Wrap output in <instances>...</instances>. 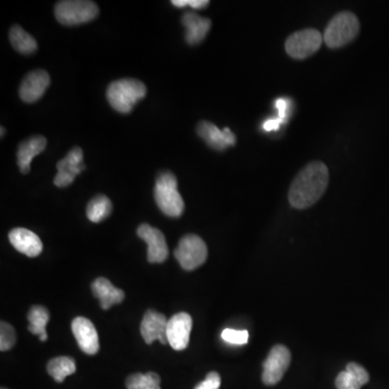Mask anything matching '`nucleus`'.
<instances>
[{"label":"nucleus","mask_w":389,"mask_h":389,"mask_svg":"<svg viewBox=\"0 0 389 389\" xmlns=\"http://www.w3.org/2000/svg\"><path fill=\"white\" fill-rule=\"evenodd\" d=\"M54 14L63 25H79L95 20L99 14V8L93 1L66 0L55 5Z\"/></svg>","instance_id":"nucleus-5"},{"label":"nucleus","mask_w":389,"mask_h":389,"mask_svg":"<svg viewBox=\"0 0 389 389\" xmlns=\"http://www.w3.org/2000/svg\"><path fill=\"white\" fill-rule=\"evenodd\" d=\"M329 183V170L323 162L308 164L297 175L289 190V201L295 209L315 205L325 194Z\"/></svg>","instance_id":"nucleus-1"},{"label":"nucleus","mask_w":389,"mask_h":389,"mask_svg":"<svg viewBox=\"0 0 389 389\" xmlns=\"http://www.w3.org/2000/svg\"><path fill=\"white\" fill-rule=\"evenodd\" d=\"M72 331L80 349L87 355H95L100 349V342L97 329L89 319L85 317L75 318Z\"/></svg>","instance_id":"nucleus-12"},{"label":"nucleus","mask_w":389,"mask_h":389,"mask_svg":"<svg viewBox=\"0 0 389 389\" xmlns=\"http://www.w3.org/2000/svg\"><path fill=\"white\" fill-rule=\"evenodd\" d=\"M281 121H280L278 118H269V119H267V121L264 123L263 128L264 130L268 131V132H271V131H277L280 128V126H281Z\"/></svg>","instance_id":"nucleus-31"},{"label":"nucleus","mask_w":389,"mask_h":389,"mask_svg":"<svg viewBox=\"0 0 389 389\" xmlns=\"http://www.w3.org/2000/svg\"><path fill=\"white\" fill-rule=\"evenodd\" d=\"M171 3L177 8H184L188 5V0H172Z\"/></svg>","instance_id":"nucleus-33"},{"label":"nucleus","mask_w":389,"mask_h":389,"mask_svg":"<svg viewBox=\"0 0 389 389\" xmlns=\"http://www.w3.org/2000/svg\"><path fill=\"white\" fill-rule=\"evenodd\" d=\"M338 389H360L361 385L347 371H342L336 379Z\"/></svg>","instance_id":"nucleus-28"},{"label":"nucleus","mask_w":389,"mask_h":389,"mask_svg":"<svg viewBox=\"0 0 389 389\" xmlns=\"http://www.w3.org/2000/svg\"><path fill=\"white\" fill-rule=\"evenodd\" d=\"M159 209L171 218H179L184 211V200L177 190V179L170 171L162 172L157 177L154 190Z\"/></svg>","instance_id":"nucleus-3"},{"label":"nucleus","mask_w":389,"mask_h":389,"mask_svg":"<svg viewBox=\"0 0 389 389\" xmlns=\"http://www.w3.org/2000/svg\"><path fill=\"white\" fill-rule=\"evenodd\" d=\"M146 91L143 82L127 78L112 82L106 95L114 110L121 114H129L136 103L145 97Z\"/></svg>","instance_id":"nucleus-2"},{"label":"nucleus","mask_w":389,"mask_h":389,"mask_svg":"<svg viewBox=\"0 0 389 389\" xmlns=\"http://www.w3.org/2000/svg\"><path fill=\"white\" fill-rule=\"evenodd\" d=\"M93 294L100 301L103 310H110L113 305L119 304L125 300V293L123 290L114 287L112 282L106 278H97L93 281Z\"/></svg>","instance_id":"nucleus-19"},{"label":"nucleus","mask_w":389,"mask_h":389,"mask_svg":"<svg viewBox=\"0 0 389 389\" xmlns=\"http://www.w3.org/2000/svg\"><path fill=\"white\" fill-rule=\"evenodd\" d=\"M84 151L79 147H74L68 151L65 158L57 164L58 175L54 177V184L58 187H67L74 182L76 175L86 169L84 164Z\"/></svg>","instance_id":"nucleus-9"},{"label":"nucleus","mask_w":389,"mask_h":389,"mask_svg":"<svg viewBox=\"0 0 389 389\" xmlns=\"http://www.w3.org/2000/svg\"><path fill=\"white\" fill-rule=\"evenodd\" d=\"M192 321L186 312H179L170 318L166 327L168 343L175 351H184L190 343Z\"/></svg>","instance_id":"nucleus-10"},{"label":"nucleus","mask_w":389,"mask_h":389,"mask_svg":"<svg viewBox=\"0 0 389 389\" xmlns=\"http://www.w3.org/2000/svg\"><path fill=\"white\" fill-rule=\"evenodd\" d=\"M359 31L360 23L353 13H338L325 27L323 40L329 48H340L356 38Z\"/></svg>","instance_id":"nucleus-4"},{"label":"nucleus","mask_w":389,"mask_h":389,"mask_svg":"<svg viewBox=\"0 0 389 389\" xmlns=\"http://www.w3.org/2000/svg\"><path fill=\"white\" fill-rule=\"evenodd\" d=\"M138 236L147 243V260L149 263H164L168 258L169 250L166 246L164 234L151 227L149 224L138 226Z\"/></svg>","instance_id":"nucleus-11"},{"label":"nucleus","mask_w":389,"mask_h":389,"mask_svg":"<svg viewBox=\"0 0 389 389\" xmlns=\"http://www.w3.org/2000/svg\"><path fill=\"white\" fill-rule=\"evenodd\" d=\"M290 104H291V102L288 99H284V97L277 99L276 102H275V106H276L277 110H278V117L277 118L282 123H286V121H287Z\"/></svg>","instance_id":"nucleus-30"},{"label":"nucleus","mask_w":389,"mask_h":389,"mask_svg":"<svg viewBox=\"0 0 389 389\" xmlns=\"http://www.w3.org/2000/svg\"><path fill=\"white\" fill-rule=\"evenodd\" d=\"M175 255L182 268L192 271L201 266L207 260V244L199 236H184L175 249Z\"/></svg>","instance_id":"nucleus-6"},{"label":"nucleus","mask_w":389,"mask_h":389,"mask_svg":"<svg viewBox=\"0 0 389 389\" xmlns=\"http://www.w3.org/2000/svg\"><path fill=\"white\" fill-rule=\"evenodd\" d=\"M1 136H3V128L1 127Z\"/></svg>","instance_id":"nucleus-34"},{"label":"nucleus","mask_w":389,"mask_h":389,"mask_svg":"<svg viewBox=\"0 0 389 389\" xmlns=\"http://www.w3.org/2000/svg\"><path fill=\"white\" fill-rule=\"evenodd\" d=\"M166 327L168 321L164 314L155 310H147L141 323V334L146 344L151 345L156 340L164 345L168 343Z\"/></svg>","instance_id":"nucleus-13"},{"label":"nucleus","mask_w":389,"mask_h":389,"mask_svg":"<svg viewBox=\"0 0 389 389\" xmlns=\"http://www.w3.org/2000/svg\"><path fill=\"white\" fill-rule=\"evenodd\" d=\"M47 146V138L42 136H35L22 142L18 149V164L21 173L26 175L31 170V162L34 157L41 154Z\"/></svg>","instance_id":"nucleus-17"},{"label":"nucleus","mask_w":389,"mask_h":389,"mask_svg":"<svg viewBox=\"0 0 389 389\" xmlns=\"http://www.w3.org/2000/svg\"><path fill=\"white\" fill-rule=\"evenodd\" d=\"M323 41V35L317 29L295 32L286 41V51L293 59H306L321 49Z\"/></svg>","instance_id":"nucleus-7"},{"label":"nucleus","mask_w":389,"mask_h":389,"mask_svg":"<svg viewBox=\"0 0 389 389\" xmlns=\"http://www.w3.org/2000/svg\"><path fill=\"white\" fill-rule=\"evenodd\" d=\"M160 381L158 374L154 372L136 373L127 379L126 386L128 389H162Z\"/></svg>","instance_id":"nucleus-24"},{"label":"nucleus","mask_w":389,"mask_h":389,"mask_svg":"<svg viewBox=\"0 0 389 389\" xmlns=\"http://www.w3.org/2000/svg\"><path fill=\"white\" fill-rule=\"evenodd\" d=\"M1 389H5V388H1Z\"/></svg>","instance_id":"nucleus-35"},{"label":"nucleus","mask_w":389,"mask_h":389,"mask_svg":"<svg viewBox=\"0 0 389 389\" xmlns=\"http://www.w3.org/2000/svg\"><path fill=\"white\" fill-rule=\"evenodd\" d=\"M13 248L29 258H36L42 252V242L36 234L26 228H14L9 233Z\"/></svg>","instance_id":"nucleus-16"},{"label":"nucleus","mask_w":389,"mask_h":389,"mask_svg":"<svg viewBox=\"0 0 389 389\" xmlns=\"http://www.w3.org/2000/svg\"><path fill=\"white\" fill-rule=\"evenodd\" d=\"M9 39H10L11 45L16 51L22 54H33L36 51L37 46L36 40L29 33H26L21 26L14 25L11 27L10 33H9Z\"/></svg>","instance_id":"nucleus-21"},{"label":"nucleus","mask_w":389,"mask_h":389,"mask_svg":"<svg viewBox=\"0 0 389 389\" xmlns=\"http://www.w3.org/2000/svg\"><path fill=\"white\" fill-rule=\"evenodd\" d=\"M197 132L208 145L218 151H224L229 146L235 145L236 143V136L231 129L224 128L223 130H221L209 121H201L198 123Z\"/></svg>","instance_id":"nucleus-15"},{"label":"nucleus","mask_w":389,"mask_h":389,"mask_svg":"<svg viewBox=\"0 0 389 389\" xmlns=\"http://www.w3.org/2000/svg\"><path fill=\"white\" fill-rule=\"evenodd\" d=\"M208 0H188V5L194 9H203L209 5Z\"/></svg>","instance_id":"nucleus-32"},{"label":"nucleus","mask_w":389,"mask_h":389,"mask_svg":"<svg viewBox=\"0 0 389 389\" xmlns=\"http://www.w3.org/2000/svg\"><path fill=\"white\" fill-rule=\"evenodd\" d=\"M47 371L53 377L54 381L62 383L67 377L76 372L74 359L69 357H57L49 361Z\"/></svg>","instance_id":"nucleus-22"},{"label":"nucleus","mask_w":389,"mask_h":389,"mask_svg":"<svg viewBox=\"0 0 389 389\" xmlns=\"http://www.w3.org/2000/svg\"><path fill=\"white\" fill-rule=\"evenodd\" d=\"M182 23L186 29V41L190 45H197L205 39L211 29V21L198 16L197 13L185 12Z\"/></svg>","instance_id":"nucleus-18"},{"label":"nucleus","mask_w":389,"mask_h":389,"mask_svg":"<svg viewBox=\"0 0 389 389\" xmlns=\"http://www.w3.org/2000/svg\"><path fill=\"white\" fill-rule=\"evenodd\" d=\"M50 86V76L46 71L37 69L27 74L21 84L20 97L26 103L38 101Z\"/></svg>","instance_id":"nucleus-14"},{"label":"nucleus","mask_w":389,"mask_h":389,"mask_svg":"<svg viewBox=\"0 0 389 389\" xmlns=\"http://www.w3.org/2000/svg\"><path fill=\"white\" fill-rule=\"evenodd\" d=\"M291 364V353L284 345H276L264 361L262 381L267 386L279 383Z\"/></svg>","instance_id":"nucleus-8"},{"label":"nucleus","mask_w":389,"mask_h":389,"mask_svg":"<svg viewBox=\"0 0 389 389\" xmlns=\"http://www.w3.org/2000/svg\"><path fill=\"white\" fill-rule=\"evenodd\" d=\"M112 210V201L104 194H97L88 203L87 216L93 223H100L110 216Z\"/></svg>","instance_id":"nucleus-23"},{"label":"nucleus","mask_w":389,"mask_h":389,"mask_svg":"<svg viewBox=\"0 0 389 389\" xmlns=\"http://www.w3.org/2000/svg\"><path fill=\"white\" fill-rule=\"evenodd\" d=\"M221 336L226 343L231 344V345H244L248 343L249 340V332L246 330L225 329Z\"/></svg>","instance_id":"nucleus-26"},{"label":"nucleus","mask_w":389,"mask_h":389,"mask_svg":"<svg viewBox=\"0 0 389 389\" xmlns=\"http://www.w3.org/2000/svg\"><path fill=\"white\" fill-rule=\"evenodd\" d=\"M16 342V330L13 329L12 325L3 321L0 325V351H9L12 349Z\"/></svg>","instance_id":"nucleus-25"},{"label":"nucleus","mask_w":389,"mask_h":389,"mask_svg":"<svg viewBox=\"0 0 389 389\" xmlns=\"http://www.w3.org/2000/svg\"><path fill=\"white\" fill-rule=\"evenodd\" d=\"M345 371L349 372L351 377L356 379L361 386H364V385H366V383L370 381L369 373L366 372L364 366L356 364V362H351V364H347Z\"/></svg>","instance_id":"nucleus-27"},{"label":"nucleus","mask_w":389,"mask_h":389,"mask_svg":"<svg viewBox=\"0 0 389 389\" xmlns=\"http://www.w3.org/2000/svg\"><path fill=\"white\" fill-rule=\"evenodd\" d=\"M29 331L35 336H38L41 342L48 340V334L46 332V327L50 321V314L48 310L44 306H33L29 310Z\"/></svg>","instance_id":"nucleus-20"},{"label":"nucleus","mask_w":389,"mask_h":389,"mask_svg":"<svg viewBox=\"0 0 389 389\" xmlns=\"http://www.w3.org/2000/svg\"><path fill=\"white\" fill-rule=\"evenodd\" d=\"M221 377L216 372H210L201 383L194 387V389H220Z\"/></svg>","instance_id":"nucleus-29"}]
</instances>
